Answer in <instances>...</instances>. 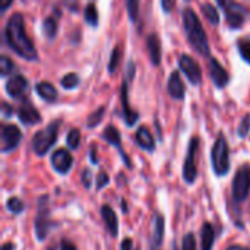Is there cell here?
Returning <instances> with one entry per match:
<instances>
[{
    "label": "cell",
    "mask_w": 250,
    "mask_h": 250,
    "mask_svg": "<svg viewBox=\"0 0 250 250\" xmlns=\"http://www.w3.org/2000/svg\"><path fill=\"white\" fill-rule=\"evenodd\" d=\"M60 85L64 89H73V88H76L79 85V76L76 73H67L66 76L62 78Z\"/></svg>",
    "instance_id": "obj_31"
},
{
    "label": "cell",
    "mask_w": 250,
    "mask_h": 250,
    "mask_svg": "<svg viewBox=\"0 0 250 250\" xmlns=\"http://www.w3.org/2000/svg\"><path fill=\"white\" fill-rule=\"evenodd\" d=\"M3 114L4 117H10L13 114V108H10L7 104H3Z\"/></svg>",
    "instance_id": "obj_46"
},
{
    "label": "cell",
    "mask_w": 250,
    "mask_h": 250,
    "mask_svg": "<svg viewBox=\"0 0 250 250\" xmlns=\"http://www.w3.org/2000/svg\"><path fill=\"white\" fill-rule=\"evenodd\" d=\"M164 233H166V220L160 212H155L152 220V237H151L152 249H160L164 240Z\"/></svg>",
    "instance_id": "obj_17"
},
{
    "label": "cell",
    "mask_w": 250,
    "mask_h": 250,
    "mask_svg": "<svg viewBox=\"0 0 250 250\" xmlns=\"http://www.w3.org/2000/svg\"><path fill=\"white\" fill-rule=\"evenodd\" d=\"M198 149H199V139L193 136L188 145V152H186V158L183 163V180L188 185H193L198 177V168H196V161H195Z\"/></svg>",
    "instance_id": "obj_7"
},
{
    "label": "cell",
    "mask_w": 250,
    "mask_h": 250,
    "mask_svg": "<svg viewBox=\"0 0 250 250\" xmlns=\"http://www.w3.org/2000/svg\"><path fill=\"white\" fill-rule=\"evenodd\" d=\"M4 37L7 45L22 59L29 62L38 60V51L28 37L25 29V21L21 13H13L4 28Z\"/></svg>",
    "instance_id": "obj_1"
},
{
    "label": "cell",
    "mask_w": 250,
    "mask_h": 250,
    "mask_svg": "<svg viewBox=\"0 0 250 250\" xmlns=\"http://www.w3.org/2000/svg\"><path fill=\"white\" fill-rule=\"evenodd\" d=\"M108 183H110V176H108V173L100 171L98 176H97V186H95V189H97V190H101V189H104Z\"/></svg>",
    "instance_id": "obj_37"
},
{
    "label": "cell",
    "mask_w": 250,
    "mask_h": 250,
    "mask_svg": "<svg viewBox=\"0 0 250 250\" xmlns=\"http://www.w3.org/2000/svg\"><path fill=\"white\" fill-rule=\"evenodd\" d=\"M120 56H122V50L119 47H114L113 53H111V57H110V62H108V72L110 73H114L119 63H120Z\"/></svg>",
    "instance_id": "obj_33"
},
{
    "label": "cell",
    "mask_w": 250,
    "mask_h": 250,
    "mask_svg": "<svg viewBox=\"0 0 250 250\" xmlns=\"http://www.w3.org/2000/svg\"><path fill=\"white\" fill-rule=\"evenodd\" d=\"M132 249H133V240H132V239H129V237L123 239L122 246H120V250H132Z\"/></svg>",
    "instance_id": "obj_41"
},
{
    "label": "cell",
    "mask_w": 250,
    "mask_h": 250,
    "mask_svg": "<svg viewBox=\"0 0 250 250\" xmlns=\"http://www.w3.org/2000/svg\"><path fill=\"white\" fill-rule=\"evenodd\" d=\"M129 19L135 23L139 18V0H126Z\"/></svg>",
    "instance_id": "obj_32"
},
{
    "label": "cell",
    "mask_w": 250,
    "mask_h": 250,
    "mask_svg": "<svg viewBox=\"0 0 250 250\" xmlns=\"http://www.w3.org/2000/svg\"><path fill=\"white\" fill-rule=\"evenodd\" d=\"M60 125H62L60 120H53L50 125H47L44 129L38 130L34 135V138H32V149L38 157H44L51 149V146L56 144Z\"/></svg>",
    "instance_id": "obj_4"
},
{
    "label": "cell",
    "mask_w": 250,
    "mask_h": 250,
    "mask_svg": "<svg viewBox=\"0 0 250 250\" xmlns=\"http://www.w3.org/2000/svg\"><path fill=\"white\" fill-rule=\"evenodd\" d=\"M136 250H141V249H136Z\"/></svg>",
    "instance_id": "obj_50"
},
{
    "label": "cell",
    "mask_w": 250,
    "mask_h": 250,
    "mask_svg": "<svg viewBox=\"0 0 250 250\" xmlns=\"http://www.w3.org/2000/svg\"><path fill=\"white\" fill-rule=\"evenodd\" d=\"M135 138H136V144H138L139 148H142V149H145L148 152L155 151V139H154V136H152V133L149 132L148 127H145V126L139 127Z\"/></svg>",
    "instance_id": "obj_21"
},
{
    "label": "cell",
    "mask_w": 250,
    "mask_h": 250,
    "mask_svg": "<svg viewBox=\"0 0 250 250\" xmlns=\"http://www.w3.org/2000/svg\"><path fill=\"white\" fill-rule=\"evenodd\" d=\"M12 3H13V0H0V10L6 12L12 6Z\"/></svg>",
    "instance_id": "obj_45"
},
{
    "label": "cell",
    "mask_w": 250,
    "mask_h": 250,
    "mask_svg": "<svg viewBox=\"0 0 250 250\" xmlns=\"http://www.w3.org/2000/svg\"><path fill=\"white\" fill-rule=\"evenodd\" d=\"M103 139H104L105 142H108L110 145H113V146L119 151V154H120L122 160L125 161L126 167H129V168L133 167L132 163H130V158H129V157L125 154V151H123V146H122V135H120L119 129H116L113 125L107 126L105 130L103 132Z\"/></svg>",
    "instance_id": "obj_13"
},
{
    "label": "cell",
    "mask_w": 250,
    "mask_h": 250,
    "mask_svg": "<svg viewBox=\"0 0 250 250\" xmlns=\"http://www.w3.org/2000/svg\"><path fill=\"white\" fill-rule=\"evenodd\" d=\"M132 81V78H125L123 81V85H122V89H120V101H122V108H123V119H125V123L126 126L132 127L138 119H139V114L136 111H133L130 108V104H129V82Z\"/></svg>",
    "instance_id": "obj_11"
},
{
    "label": "cell",
    "mask_w": 250,
    "mask_h": 250,
    "mask_svg": "<svg viewBox=\"0 0 250 250\" xmlns=\"http://www.w3.org/2000/svg\"><path fill=\"white\" fill-rule=\"evenodd\" d=\"M6 92L10 98L22 101L26 98L28 92V81L22 75H13L7 82H6Z\"/></svg>",
    "instance_id": "obj_12"
},
{
    "label": "cell",
    "mask_w": 250,
    "mask_h": 250,
    "mask_svg": "<svg viewBox=\"0 0 250 250\" xmlns=\"http://www.w3.org/2000/svg\"><path fill=\"white\" fill-rule=\"evenodd\" d=\"M101 217H103V221H104L108 233L111 234V237H117L119 236V220H117L114 209L110 205L104 204L101 207Z\"/></svg>",
    "instance_id": "obj_18"
},
{
    "label": "cell",
    "mask_w": 250,
    "mask_h": 250,
    "mask_svg": "<svg viewBox=\"0 0 250 250\" xmlns=\"http://www.w3.org/2000/svg\"><path fill=\"white\" fill-rule=\"evenodd\" d=\"M226 13V19H227V23L230 25V28L233 29H239L243 26L245 21H246V9L239 4V3H234L231 7H229L227 10H224Z\"/></svg>",
    "instance_id": "obj_16"
},
{
    "label": "cell",
    "mask_w": 250,
    "mask_h": 250,
    "mask_svg": "<svg viewBox=\"0 0 250 250\" xmlns=\"http://www.w3.org/2000/svg\"><path fill=\"white\" fill-rule=\"evenodd\" d=\"M35 91L40 95V98H42L47 103H54L57 100V95H59L57 89L54 88V85H51L50 82H45V81L38 82L35 85Z\"/></svg>",
    "instance_id": "obj_23"
},
{
    "label": "cell",
    "mask_w": 250,
    "mask_h": 250,
    "mask_svg": "<svg viewBox=\"0 0 250 250\" xmlns=\"http://www.w3.org/2000/svg\"><path fill=\"white\" fill-rule=\"evenodd\" d=\"M146 47L149 53L151 63L154 66H158L161 63V56H163V48H161V41L157 34H149L146 40Z\"/></svg>",
    "instance_id": "obj_20"
},
{
    "label": "cell",
    "mask_w": 250,
    "mask_h": 250,
    "mask_svg": "<svg viewBox=\"0 0 250 250\" xmlns=\"http://www.w3.org/2000/svg\"><path fill=\"white\" fill-rule=\"evenodd\" d=\"M250 132V114H246L243 119H242V123L239 125V129H237V135L239 138H246Z\"/></svg>",
    "instance_id": "obj_35"
},
{
    "label": "cell",
    "mask_w": 250,
    "mask_h": 250,
    "mask_svg": "<svg viewBox=\"0 0 250 250\" xmlns=\"http://www.w3.org/2000/svg\"><path fill=\"white\" fill-rule=\"evenodd\" d=\"M66 144L70 149H78L81 144V132L79 129H72L66 136Z\"/></svg>",
    "instance_id": "obj_30"
},
{
    "label": "cell",
    "mask_w": 250,
    "mask_h": 250,
    "mask_svg": "<svg viewBox=\"0 0 250 250\" xmlns=\"http://www.w3.org/2000/svg\"><path fill=\"white\" fill-rule=\"evenodd\" d=\"M179 67L186 75V78L192 85H199L202 82V69L196 63V60L192 59L190 56L182 54L179 59Z\"/></svg>",
    "instance_id": "obj_9"
},
{
    "label": "cell",
    "mask_w": 250,
    "mask_h": 250,
    "mask_svg": "<svg viewBox=\"0 0 250 250\" xmlns=\"http://www.w3.org/2000/svg\"><path fill=\"white\" fill-rule=\"evenodd\" d=\"M104 113H105V107L104 105H101L100 108H97L89 117H88V122H86V126L89 127V129H92V127H97L101 122H103V117H104Z\"/></svg>",
    "instance_id": "obj_28"
},
{
    "label": "cell",
    "mask_w": 250,
    "mask_h": 250,
    "mask_svg": "<svg viewBox=\"0 0 250 250\" xmlns=\"http://www.w3.org/2000/svg\"><path fill=\"white\" fill-rule=\"evenodd\" d=\"M57 29H59V25H57L56 18L48 16V18L44 19V22H42V32H44V35L47 38L53 40L56 37V34H57Z\"/></svg>",
    "instance_id": "obj_25"
},
{
    "label": "cell",
    "mask_w": 250,
    "mask_h": 250,
    "mask_svg": "<svg viewBox=\"0 0 250 250\" xmlns=\"http://www.w3.org/2000/svg\"><path fill=\"white\" fill-rule=\"evenodd\" d=\"M201 10H202L204 16L208 19L209 23H212V25H215V26L220 23V13L217 12V9H215L211 3H204V4L201 6Z\"/></svg>",
    "instance_id": "obj_24"
},
{
    "label": "cell",
    "mask_w": 250,
    "mask_h": 250,
    "mask_svg": "<svg viewBox=\"0 0 250 250\" xmlns=\"http://www.w3.org/2000/svg\"><path fill=\"white\" fill-rule=\"evenodd\" d=\"M183 26L186 32V38L189 44L193 47L196 53L201 56L211 59V47L207 38V32L202 26V22L199 21V16L192 7H186L183 10Z\"/></svg>",
    "instance_id": "obj_2"
},
{
    "label": "cell",
    "mask_w": 250,
    "mask_h": 250,
    "mask_svg": "<svg viewBox=\"0 0 250 250\" xmlns=\"http://www.w3.org/2000/svg\"><path fill=\"white\" fill-rule=\"evenodd\" d=\"M227 250H250V249H249V248H246V246H240V245H233V246L227 248Z\"/></svg>",
    "instance_id": "obj_47"
},
{
    "label": "cell",
    "mask_w": 250,
    "mask_h": 250,
    "mask_svg": "<svg viewBox=\"0 0 250 250\" xmlns=\"http://www.w3.org/2000/svg\"><path fill=\"white\" fill-rule=\"evenodd\" d=\"M215 243V231L211 223H204L201 230V250H212Z\"/></svg>",
    "instance_id": "obj_22"
},
{
    "label": "cell",
    "mask_w": 250,
    "mask_h": 250,
    "mask_svg": "<svg viewBox=\"0 0 250 250\" xmlns=\"http://www.w3.org/2000/svg\"><path fill=\"white\" fill-rule=\"evenodd\" d=\"M6 209L13 215H19V214H22L25 211V204L19 198L12 196V198H9L6 201Z\"/></svg>",
    "instance_id": "obj_26"
},
{
    "label": "cell",
    "mask_w": 250,
    "mask_h": 250,
    "mask_svg": "<svg viewBox=\"0 0 250 250\" xmlns=\"http://www.w3.org/2000/svg\"><path fill=\"white\" fill-rule=\"evenodd\" d=\"M13 67H15V64H13V62L9 59V57H6V56H3L1 59H0V75L4 78V76H7L9 73H12L13 72Z\"/></svg>",
    "instance_id": "obj_34"
},
{
    "label": "cell",
    "mask_w": 250,
    "mask_h": 250,
    "mask_svg": "<svg viewBox=\"0 0 250 250\" xmlns=\"http://www.w3.org/2000/svg\"><path fill=\"white\" fill-rule=\"evenodd\" d=\"M211 164L215 176L223 177L227 176L230 171V149L229 142L223 133L218 135L217 141L214 142V146L211 149Z\"/></svg>",
    "instance_id": "obj_3"
},
{
    "label": "cell",
    "mask_w": 250,
    "mask_h": 250,
    "mask_svg": "<svg viewBox=\"0 0 250 250\" xmlns=\"http://www.w3.org/2000/svg\"><path fill=\"white\" fill-rule=\"evenodd\" d=\"M167 89H168V94L171 95V98H176V100H183L185 98L186 88H185V83H183V81L180 78V73L177 70H174L170 75Z\"/></svg>",
    "instance_id": "obj_19"
},
{
    "label": "cell",
    "mask_w": 250,
    "mask_h": 250,
    "mask_svg": "<svg viewBox=\"0 0 250 250\" xmlns=\"http://www.w3.org/2000/svg\"><path fill=\"white\" fill-rule=\"evenodd\" d=\"M182 250H198V248H196V240H195V234L193 233H188L183 237Z\"/></svg>",
    "instance_id": "obj_36"
},
{
    "label": "cell",
    "mask_w": 250,
    "mask_h": 250,
    "mask_svg": "<svg viewBox=\"0 0 250 250\" xmlns=\"http://www.w3.org/2000/svg\"><path fill=\"white\" fill-rule=\"evenodd\" d=\"M173 4H174L173 0H161V6H163V9H164L166 13H170V12H171Z\"/></svg>",
    "instance_id": "obj_43"
},
{
    "label": "cell",
    "mask_w": 250,
    "mask_h": 250,
    "mask_svg": "<svg viewBox=\"0 0 250 250\" xmlns=\"http://www.w3.org/2000/svg\"><path fill=\"white\" fill-rule=\"evenodd\" d=\"M250 193V166L243 164L239 167L234 179H233V186H231V196L233 201L240 205L248 199Z\"/></svg>",
    "instance_id": "obj_6"
},
{
    "label": "cell",
    "mask_w": 250,
    "mask_h": 250,
    "mask_svg": "<svg viewBox=\"0 0 250 250\" xmlns=\"http://www.w3.org/2000/svg\"><path fill=\"white\" fill-rule=\"evenodd\" d=\"M48 201L50 199L47 195H44L38 199V212L35 217V223H34L35 237L38 239V242H44L47 239V236L50 234V231L57 226L50 217Z\"/></svg>",
    "instance_id": "obj_5"
},
{
    "label": "cell",
    "mask_w": 250,
    "mask_h": 250,
    "mask_svg": "<svg viewBox=\"0 0 250 250\" xmlns=\"http://www.w3.org/2000/svg\"><path fill=\"white\" fill-rule=\"evenodd\" d=\"M83 16H85V21H86L91 26H98L100 16H98V10H97V7H95L94 3L86 4L85 12H83Z\"/></svg>",
    "instance_id": "obj_27"
},
{
    "label": "cell",
    "mask_w": 250,
    "mask_h": 250,
    "mask_svg": "<svg viewBox=\"0 0 250 250\" xmlns=\"http://www.w3.org/2000/svg\"><path fill=\"white\" fill-rule=\"evenodd\" d=\"M120 202H122V209H123V212L126 214V212H127V207H126V201H125V199H120Z\"/></svg>",
    "instance_id": "obj_49"
},
{
    "label": "cell",
    "mask_w": 250,
    "mask_h": 250,
    "mask_svg": "<svg viewBox=\"0 0 250 250\" xmlns=\"http://www.w3.org/2000/svg\"><path fill=\"white\" fill-rule=\"evenodd\" d=\"M237 48H239V54L242 56V59L250 64V38H242L237 41Z\"/></svg>",
    "instance_id": "obj_29"
},
{
    "label": "cell",
    "mask_w": 250,
    "mask_h": 250,
    "mask_svg": "<svg viewBox=\"0 0 250 250\" xmlns=\"http://www.w3.org/2000/svg\"><path fill=\"white\" fill-rule=\"evenodd\" d=\"M18 117L19 122L23 123L25 126H34L41 122L40 111L28 100H25V103H22V105L18 108Z\"/></svg>",
    "instance_id": "obj_15"
},
{
    "label": "cell",
    "mask_w": 250,
    "mask_h": 250,
    "mask_svg": "<svg viewBox=\"0 0 250 250\" xmlns=\"http://www.w3.org/2000/svg\"><path fill=\"white\" fill-rule=\"evenodd\" d=\"M50 161H51V167L62 176L67 174L73 167V157L64 148H60V149L54 151Z\"/></svg>",
    "instance_id": "obj_10"
},
{
    "label": "cell",
    "mask_w": 250,
    "mask_h": 250,
    "mask_svg": "<svg viewBox=\"0 0 250 250\" xmlns=\"http://www.w3.org/2000/svg\"><path fill=\"white\" fill-rule=\"evenodd\" d=\"M16 249V246L13 245V243H4L3 246H1V250H15Z\"/></svg>",
    "instance_id": "obj_48"
},
{
    "label": "cell",
    "mask_w": 250,
    "mask_h": 250,
    "mask_svg": "<svg viewBox=\"0 0 250 250\" xmlns=\"http://www.w3.org/2000/svg\"><path fill=\"white\" fill-rule=\"evenodd\" d=\"M22 141V132L15 125H3L1 127V152L7 154L18 148Z\"/></svg>",
    "instance_id": "obj_8"
},
{
    "label": "cell",
    "mask_w": 250,
    "mask_h": 250,
    "mask_svg": "<svg viewBox=\"0 0 250 250\" xmlns=\"http://www.w3.org/2000/svg\"><path fill=\"white\" fill-rule=\"evenodd\" d=\"M81 182H82L85 189H91V186H92V173H91L89 168H83L82 176H81Z\"/></svg>",
    "instance_id": "obj_38"
},
{
    "label": "cell",
    "mask_w": 250,
    "mask_h": 250,
    "mask_svg": "<svg viewBox=\"0 0 250 250\" xmlns=\"http://www.w3.org/2000/svg\"><path fill=\"white\" fill-rule=\"evenodd\" d=\"M60 250H78V249H76V246H75L70 240L63 239V240L60 242Z\"/></svg>",
    "instance_id": "obj_39"
},
{
    "label": "cell",
    "mask_w": 250,
    "mask_h": 250,
    "mask_svg": "<svg viewBox=\"0 0 250 250\" xmlns=\"http://www.w3.org/2000/svg\"><path fill=\"white\" fill-rule=\"evenodd\" d=\"M217 3H218V6H220L221 9L227 10V9L231 7L236 1H234V0H217Z\"/></svg>",
    "instance_id": "obj_42"
},
{
    "label": "cell",
    "mask_w": 250,
    "mask_h": 250,
    "mask_svg": "<svg viewBox=\"0 0 250 250\" xmlns=\"http://www.w3.org/2000/svg\"><path fill=\"white\" fill-rule=\"evenodd\" d=\"M63 3H64L72 12H78V0H63Z\"/></svg>",
    "instance_id": "obj_44"
},
{
    "label": "cell",
    "mask_w": 250,
    "mask_h": 250,
    "mask_svg": "<svg viewBox=\"0 0 250 250\" xmlns=\"http://www.w3.org/2000/svg\"><path fill=\"white\" fill-rule=\"evenodd\" d=\"M89 160L92 164H98V154H97V145H92L91 149H89Z\"/></svg>",
    "instance_id": "obj_40"
},
{
    "label": "cell",
    "mask_w": 250,
    "mask_h": 250,
    "mask_svg": "<svg viewBox=\"0 0 250 250\" xmlns=\"http://www.w3.org/2000/svg\"><path fill=\"white\" fill-rule=\"evenodd\" d=\"M209 76L217 88H226L230 82L229 72L223 67V64L215 57L209 59Z\"/></svg>",
    "instance_id": "obj_14"
}]
</instances>
